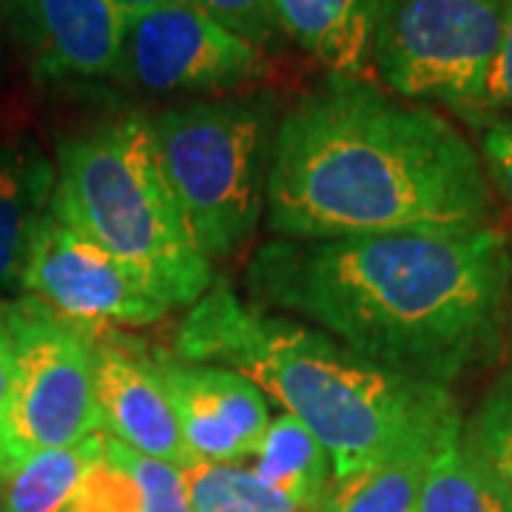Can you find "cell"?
Masks as SVG:
<instances>
[{"label":"cell","instance_id":"cell-20","mask_svg":"<svg viewBox=\"0 0 512 512\" xmlns=\"http://www.w3.org/2000/svg\"><path fill=\"white\" fill-rule=\"evenodd\" d=\"M464 441L512 510V376L495 384L481 402Z\"/></svg>","mask_w":512,"mask_h":512},{"label":"cell","instance_id":"cell-19","mask_svg":"<svg viewBox=\"0 0 512 512\" xmlns=\"http://www.w3.org/2000/svg\"><path fill=\"white\" fill-rule=\"evenodd\" d=\"M191 512H305L245 464L197 461L183 470Z\"/></svg>","mask_w":512,"mask_h":512},{"label":"cell","instance_id":"cell-3","mask_svg":"<svg viewBox=\"0 0 512 512\" xmlns=\"http://www.w3.org/2000/svg\"><path fill=\"white\" fill-rule=\"evenodd\" d=\"M174 353L248 376L325 444L333 478L379 461L456 410L447 384L373 365L322 330L245 305L225 282L188 308Z\"/></svg>","mask_w":512,"mask_h":512},{"label":"cell","instance_id":"cell-12","mask_svg":"<svg viewBox=\"0 0 512 512\" xmlns=\"http://www.w3.org/2000/svg\"><path fill=\"white\" fill-rule=\"evenodd\" d=\"M92 348L100 433L180 470L197 464L185 447L174 404L154 370L146 342L111 328H92Z\"/></svg>","mask_w":512,"mask_h":512},{"label":"cell","instance_id":"cell-22","mask_svg":"<svg viewBox=\"0 0 512 512\" xmlns=\"http://www.w3.org/2000/svg\"><path fill=\"white\" fill-rule=\"evenodd\" d=\"M111 444H114L117 456L123 458L128 473L140 484L143 512H191L180 467L157 461V458H148L143 453H134V450H128L126 444H120V441L111 439Z\"/></svg>","mask_w":512,"mask_h":512},{"label":"cell","instance_id":"cell-11","mask_svg":"<svg viewBox=\"0 0 512 512\" xmlns=\"http://www.w3.org/2000/svg\"><path fill=\"white\" fill-rule=\"evenodd\" d=\"M154 370L194 461L239 464L251 458L271 424L268 396L231 367L185 362L174 350H151Z\"/></svg>","mask_w":512,"mask_h":512},{"label":"cell","instance_id":"cell-29","mask_svg":"<svg viewBox=\"0 0 512 512\" xmlns=\"http://www.w3.org/2000/svg\"><path fill=\"white\" fill-rule=\"evenodd\" d=\"M3 83H6V35L0 29V92H3Z\"/></svg>","mask_w":512,"mask_h":512},{"label":"cell","instance_id":"cell-13","mask_svg":"<svg viewBox=\"0 0 512 512\" xmlns=\"http://www.w3.org/2000/svg\"><path fill=\"white\" fill-rule=\"evenodd\" d=\"M279 32L333 77L370 83L384 0H274Z\"/></svg>","mask_w":512,"mask_h":512},{"label":"cell","instance_id":"cell-1","mask_svg":"<svg viewBox=\"0 0 512 512\" xmlns=\"http://www.w3.org/2000/svg\"><path fill=\"white\" fill-rule=\"evenodd\" d=\"M512 256L490 225L416 228L259 248L248 288L299 313L356 356L450 384L498 348Z\"/></svg>","mask_w":512,"mask_h":512},{"label":"cell","instance_id":"cell-24","mask_svg":"<svg viewBox=\"0 0 512 512\" xmlns=\"http://www.w3.org/2000/svg\"><path fill=\"white\" fill-rule=\"evenodd\" d=\"M487 111H490V126L512 120V0H507L501 43L487 83Z\"/></svg>","mask_w":512,"mask_h":512},{"label":"cell","instance_id":"cell-14","mask_svg":"<svg viewBox=\"0 0 512 512\" xmlns=\"http://www.w3.org/2000/svg\"><path fill=\"white\" fill-rule=\"evenodd\" d=\"M57 171L35 137L0 134V305L20 291L37 225L52 211Z\"/></svg>","mask_w":512,"mask_h":512},{"label":"cell","instance_id":"cell-16","mask_svg":"<svg viewBox=\"0 0 512 512\" xmlns=\"http://www.w3.org/2000/svg\"><path fill=\"white\" fill-rule=\"evenodd\" d=\"M251 470L276 493L288 495L305 512L316 507L333 478L325 444L288 413L271 419L251 453Z\"/></svg>","mask_w":512,"mask_h":512},{"label":"cell","instance_id":"cell-8","mask_svg":"<svg viewBox=\"0 0 512 512\" xmlns=\"http://www.w3.org/2000/svg\"><path fill=\"white\" fill-rule=\"evenodd\" d=\"M268 74V55L194 0L126 18L120 77L151 94L239 92Z\"/></svg>","mask_w":512,"mask_h":512},{"label":"cell","instance_id":"cell-4","mask_svg":"<svg viewBox=\"0 0 512 512\" xmlns=\"http://www.w3.org/2000/svg\"><path fill=\"white\" fill-rule=\"evenodd\" d=\"M52 214L97 242L174 308L214 285L165 180L154 126L143 114L77 131L57 146Z\"/></svg>","mask_w":512,"mask_h":512},{"label":"cell","instance_id":"cell-2","mask_svg":"<svg viewBox=\"0 0 512 512\" xmlns=\"http://www.w3.org/2000/svg\"><path fill=\"white\" fill-rule=\"evenodd\" d=\"M265 205L282 239L487 225L490 180L436 111L330 77L274 131Z\"/></svg>","mask_w":512,"mask_h":512},{"label":"cell","instance_id":"cell-6","mask_svg":"<svg viewBox=\"0 0 512 512\" xmlns=\"http://www.w3.org/2000/svg\"><path fill=\"white\" fill-rule=\"evenodd\" d=\"M507 0H384L373 77L393 94L490 126L487 83Z\"/></svg>","mask_w":512,"mask_h":512},{"label":"cell","instance_id":"cell-15","mask_svg":"<svg viewBox=\"0 0 512 512\" xmlns=\"http://www.w3.org/2000/svg\"><path fill=\"white\" fill-rule=\"evenodd\" d=\"M444 421L419 430L416 436L402 441L396 450H390L387 456L362 470L350 476L330 478L325 493L311 512H419L424 473Z\"/></svg>","mask_w":512,"mask_h":512},{"label":"cell","instance_id":"cell-28","mask_svg":"<svg viewBox=\"0 0 512 512\" xmlns=\"http://www.w3.org/2000/svg\"><path fill=\"white\" fill-rule=\"evenodd\" d=\"M9 476H12V461H9L6 453L0 450V495H3V490H6V481H9Z\"/></svg>","mask_w":512,"mask_h":512},{"label":"cell","instance_id":"cell-23","mask_svg":"<svg viewBox=\"0 0 512 512\" xmlns=\"http://www.w3.org/2000/svg\"><path fill=\"white\" fill-rule=\"evenodd\" d=\"M228 32L254 43L259 49L274 46L279 40L274 0H194Z\"/></svg>","mask_w":512,"mask_h":512},{"label":"cell","instance_id":"cell-25","mask_svg":"<svg viewBox=\"0 0 512 512\" xmlns=\"http://www.w3.org/2000/svg\"><path fill=\"white\" fill-rule=\"evenodd\" d=\"M481 157L495 188L512 202V120L484 128Z\"/></svg>","mask_w":512,"mask_h":512},{"label":"cell","instance_id":"cell-10","mask_svg":"<svg viewBox=\"0 0 512 512\" xmlns=\"http://www.w3.org/2000/svg\"><path fill=\"white\" fill-rule=\"evenodd\" d=\"M0 29L40 83L120 77L126 18L109 0H0Z\"/></svg>","mask_w":512,"mask_h":512},{"label":"cell","instance_id":"cell-21","mask_svg":"<svg viewBox=\"0 0 512 512\" xmlns=\"http://www.w3.org/2000/svg\"><path fill=\"white\" fill-rule=\"evenodd\" d=\"M63 512H143V493L117 456L111 439H106L103 456L89 467L69 507Z\"/></svg>","mask_w":512,"mask_h":512},{"label":"cell","instance_id":"cell-27","mask_svg":"<svg viewBox=\"0 0 512 512\" xmlns=\"http://www.w3.org/2000/svg\"><path fill=\"white\" fill-rule=\"evenodd\" d=\"M109 3L123 18H134V15H143V12L160 9L165 3H177V0H109Z\"/></svg>","mask_w":512,"mask_h":512},{"label":"cell","instance_id":"cell-9","mask_svg":"<svg viewBox=\"0 0 512 512\" xmlns=\"http://www.w3.org/2000/svg\"><path fill=\"white\" fill-rule=\"evenodd\" d=\"M20 291L83 328H140L171 311L140 276L52 211L32 237Z\"/></svg>","mask_w":512,"mask_h":512},{"label":"cell","instance_id":"cell-5","mask_svg":"<svg viewBox=\"0 0 512 512\" xmlns=\"http://www.w3.org/2000/svg\"><path fill=\"white\" fill-rule=\"evenodd\" d=\"M154 126L171 194L200 254L234 256L254 237L271 160V109L256 100H194L165 109Z\"/></svg>","mask_w":512,"mask_h":512},{"label":"cell","instance_id":"cell-17","mask_svg":"<svg viewBox=\"0 0 512 512\" xmlns=\"http://www.w3.org/2000/svg\"><path fill=\"white\" fill-rule=\"evenodd\" d=\"M419 512H512L464 441L458 410L444 421L424 473Z\"/></svg>","mask_w":512,"mask_h":512},{"label":"cell","instance_id":"cell-26","mask_svg":"<svg viewBox=\"0 0 512 512\" xmlns=\"http://www.w3.org/2000/svg\"><path fill=\"white\" fill-rule=\"evenodd\" d=\"M12 376H15V339H12L6 311L0 305V427H3V419H6V407H9Z\"/></svg>","mask_w":512,"mask_h":512},{"label":"cell","instance_id":"cell-7","mask_svg":"<svg viewBox=\"0 0 512 512\" xmlns=\"http://www.w3.org/2000/svg\"><path fill=\"white\" fill-rule=\"evenodd\" d=\"M15 339V376L0 450L12 461L100 433L94 402L92 328L52 313L32 296L3 302Z\"/></svg>","mask_w":512,"mask_h":512},{"label":"cell","instance_id":"cell-18","mask_svg":"<svg viewBox=\"0 0 512 512\" xmlns=\"http://www.w3.org/2000/svg\"><path fill=\"white\" fill-rule=\"evenodd\" d=\"M103 450L106 436L94 433L89 439L23 458L0 495V512H63Z\"/></svg>","mask_w":512,"mask_h":512}]
</instances>
